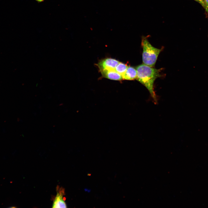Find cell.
Listing matches in <instances>:
<instances>
[{
    "label": "cell",
    "instance_id": "cell-9",
    "mask_svg": "<svg viewBox=\"0 0 208 208\" xmlns=\"http://www.w3.org/2000/svg\"><path fill=\"white\" fill-rule=\"evenodd\" d=\"M200 3L203 7L204 5L205 0H195Z\"/></svg>",
    "mask_w": 208,
    "mask_h": 208
},
{
    "label": "cell",
    "instance_id": "cell-7",
    "mask_svg": "<svg viewBox=\"0 0 208 208\" xmlns=\"http://www.w3.org/2000/svg\"><path fill=\"white\" fill-rule=\"evenodd\" d=\"M128 67L126 64L119 62L116 66L115 70L122 77Z\"/></svg>",
    "mask_w": 208,
    "mask_h": 208
},
{
    "label": "cell",
    "instance_id": "cell-1",
    "mask_svg": "<svg viewBox=\"0 0 208 208\" xmlns=\"http://www.w3.org/2000/svg\"><path fill=\"white\" fill-rule=\"evenodd\" d=\"M137 72L136 79L145 86L149 91L155 104L157 98L154 89V83L155 79L161 76V69H157L144 64H141L136 67Z\"/></svg>",
    "mask_w": 208,
    "mask_h": 208
},
{
    "label": "cell",
    "instance_id": "cell-3",
    "mask_svg": "<svg viewBox=\"0 0 208 208\" xmlns=\"http://www.w3.org/2000/svg\"><path fill=\"white\" fill-rule=\"evenodd\" d=\"M119 62L111 58H107L101 61L97 64L100 70H115Z\"/></svg>",
    "mask_w": 208,
    "mask_h": 208
},
{
    "label": "cell",
    "instance_id": "cell-4",
    "mask_svg": "<svg viewBox=\"0 0 208 208\" xmlns=\"http://www.w3.org/2000/svg\"><path fill=\"white\" fill-rule=\"evenodd\" d=\"M57 192V194L53 200V208H67V205L63 198L64 190L61 188Z\"/></svg>",
    "mask_w": 208,
    "mask_h": 208
},
{
    "label": "cell",
    "instance_id": "cell-10",
    "mask_svg": "<svg viewBox=\"0 0 208 208\" xmlns=\"http://www.w3.org/2000/svg\"><path fill=\"white\" fill-rule=\"evenodd\" d=\"M37 1L39 2H41L44 1V0H36Z\"/></svg>",
    "mask_w": 208,
    "mask_h": 208
},
{
    "label": "cell",
    "instance_id": "cell-5",
    "mask_svg": "<svg viewBox=\"0 0 208 208\" xmlns=\"http://www.w3.org/2000/svg\"><path fill=\"white\" fill-rule=\"evenodd\" d=\"M100 71L102 76L107 79L117 81L123 79L122 76L115 70H104Z\"/></svg>",
    "mask_w": 208,
    "mask_h": 208
},
{
    "label": "cell",
    "instance_id": "cell-8",
    "mask_svg": "<svg viewBox=\"0 0 208 208\" xmlns=\"http://www.w3.org/2000/svg\"><path fill=\"white\" fill-rule=\"evenodd\" d=\"M203 7L205 8L206 11L208 14V0H205Z\"/></svg>",
    "mask_w": 208,
    "mask_h": 208
},
{
    "label": "cell",
    "instance_id": "cell-2",
    "mask_svg": "<svg viewBox=\"0 0 208 208\" xmlns=\"http://www.w3.org/2000/svg\"><path fill=\"white\" fill-rule=\"evenodd\" d=\"M142 60L143 64L153 67L162 49L156 48L150 43L146 37H142Z\"/></svg>",
    "mask_w": 208,
    "mask_h": 208
},
{
    "label": "cell",
    "instance_id": "cell-6",
    "mask_svg": "<svg viewBox=\"0 0 208 208\" xmlns=\"http://www.w3.org/2000/svg\"><path fill=\"white\" fill-rule=\"evenodd\" d=\"M137 77L136 69L131 66L128 67L125 72L122 76L123 79L130 80L136 79Z\"/></svg>",
    "mask_w": 208,
    "mask_h": 208
}]
</instances>
